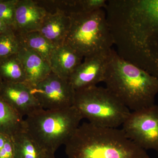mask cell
Instances as JSON below:
<instances>
[{
  "label": "cell",
  "mask_w": 158,
  "mask_h": 158,
  "mask_svg": "<svg viewBox=\"0 0 158 158\" xmlns=\"http://www.w3.org/2000/svg\"><path fill=\"white\" fill-rule=\"evenodd\" d=\"M103 82L106 88L130 110L155 105L158 78L126 61L112 49Z\"/></svg>",
  "instance_id": "3957f363"
},
{
  "label": "cell",
  "mask_w": 158,
  "mask_h": 158,
  "mask_svg": "<svg viewBox=\"0 0 158 158\" xmlns=\"http://www.w3.org/2000/svg\"><path fill=\"white\" fill-rule=\"evenodd\" d=\"M31 92L44 110H59L73 106L75 91L69 80L52 72L32 87Z\"/></svg>",
  "instance_id": "ba28073f"
},
{
  "label": "cell",
  "mask_w": 158,
  "mask_h": 158,
  "mask_svg": "<svg viewBox=\"0 0 158 158\" xmlns=\"http://www.w3.org/2000/svg\"><path fill=\"white\" fill-rule=\"evenodd\" d=\"M45 158H55V156H51V155H48Z\"/></svg>",
  "instance_id": "cb8c5ba5"
},
{
  "label": "cell",
  "mask_w": 158,
  "mask_h": 158,
  "mask_svg": "<svg viewBox=\"0 0 158 158\" xmlns=\"http://www.w3.org/2000/svg\"><path fill=\"white\" fill-rule=\"evenodd\" d=\"M14 145L12 139L7 136L4 147L0 151V158H14Z\"/></svg>",
  "instance_id": "7402d4cb"
},
{
  "label": "cell",
  "mask_w": 158,
  "mask_h": 158,
  "mask_svg": "<svg viewBox=\"0 0 158 158\" xmlns=\"http://www.w3.org/2000/svg\"><path fill=\"white\" fill-rule=\"evenodd\" d=\"M73 106L83 119L100 127L118 128L131 112L106 88L97 86L75 91Z\"/></svg>",
  "instance_id": "8992f818"
},
{
  "label": "cell",
  "mask_w": 158,
  "mask_h": 158,
  "mask_svg": "<svg viewBox=\"0 0 158 158\" xmlns=\"http://www.w3.org/2000/svg\"><path fill=\"white\" fill-rule=\"evenodd\" d=\"M4 100L22 117L43 109L26 83H11L4 88Z\"/></svg>",
  "instance_id": "8fae6325"
},
{
  "label": "cell",
  "mask_w": 158,
  "mask_h": 158,
  "mask_svg": "<svg viewBox=\"0 0 158 158\" xmlns=\"http://www.w3.org/2000/svg\"><path fill=\"white\" fill-rule=\"evenodd\" d=\"M19 35L24 46L37 53L49 64L51 55L56 46L38 31Z\"/></svg>",
  "instance_id": "ac0fdd59"
},
{
  "label": "cell",
  "mask_w": 158,
  "mask_h": 158,
  "mask_svg": "<svg viewBox=\"0 0 158 158\" xmlns=\"http://www.w3.org/2000/svg\"><path fill=\"white\" fill-rule=\"evenodd\" d=\"M17 56L25 73L26 83L31 88L52 73L48 62L37 53L28 48L23 46L17 54Z\"/></svg>",
  "instance_id": "5bb4252c"
},
{
  "label": "cell",
  "mask_w": 158,
  "mask_h": 158,
  "mask_svg": "<svg viewBox=\"0 0 158 158\" xmlns=\"http://www.w3.org/2000/svg\"><path fill=\"white\" fill-rule=\"evenodd\" d=\"M128 138L139 147L158 153V106L131 112L122 125Z\"/></svg>",
  "instance_id": "52a82bcc"
},
{
  "label": "cell",
  "mask_w": 158,
  "mask_h": 158,
  "mask_svg": "<svg viewBox=\"0 0 158 158\" xmlns=\"http://www.w3.org/2000/svg\"><path fill=\"white\" fill-rule=\"evenodd\" d=\"M18 0L0 2V19L9 27L14 30L15 14Z\"/></svg>",
  "instance_id": "44dd1931"
},
{
  "label": "cell",
  "mask_w": 158,
  "mask_h": 158,
  "mask_svg": "<svg viewBox=\"0 0 158 158\" xmlns=\"http://www.w3.org/2000/svg\"><path fill=\"white\" fill-rule=\"evenodd\" d=\"M11 138L14 145V158H45L48 155L25 130L16 133Z\"/></svg>",
  "instance_id": "2e32d148"
},
{
  "label": "cell",
  "mask_w": 158,
  "mask_h": 158,
  "mask_svg": "<svg viewBox=\"0 0 158 158\" xmlns=\"http://www.w3.org/2000/svg\"><path fill=\"white\" fill-rule=\"evenodd\" d=\"M107 2L106 0L42 1L41 3L48 11L60 10L70 15L106 9Z\"/></svg>",
  "instance_id": "9a60e30c"
},
{
  "label": "cell",
  "mask_w": 158,
  "mask_h": 158,
  "mask_svg": "<svg viewBox=\"0 0 158 158\" xmlns=\"http://www.w3.org/2000/svg\"><path fill=\"white\" fill-rule=\"evenodd\" d=\"M67 158H150L122 129L84 123L65 143Z\"/></svg>",
  "instance_id": "7a4b0ae2"
},
{
  "label": "cell",
  "mask_w": 158,
  "mask_h": 158,
  "mask_svg": "<svg viewBox=\"0 0 158 158\" xmlns=\"http://www.w3.org/2000/svg\"><path fill=\"white\" fill-rule=\"evenodd\" d=\"M83 119L74 107L38 110L24 119L25 130L49 155L65 144Z\"/></svg>",
  "instance_id": "277c9868"
},
{
  "label": "cell",
  "mask_w": 158,
  "mask_h": 158,
  "mask_svg": "<svg viewBox=\"0 0 158 158\" xmlns=\"http://www.w3.org/2000/svg\"><path fill=\"white\" fill-rule=\"evenodd\" d=\"M47 12L37 1L18 0L14 31L19 34L39 31Z\"/></svg>",
  "instance_id": "30bf717a"
},
{
  "label": "cell",
  "mask_w": 158,
  "mask_h": 158,
  "mask_svg": "<svg viewBox=\"0 0 158 158\" xmlns=\"http://www.w3.org/2000/svg\"><path fill=\"white\" fill-rule=\"evenodd\" d=\"M0 73L11 83H26L27 79L22 64L17 55L3 58Z\"/></svg>",
  "instance_id": "d6986e66"
},
{
  "label": "cell",
  "mask_w": 158,
  "mask_h": 158,
  "mask_svg": "<svg viewBox=\"0 0 158 158\" xmlns=\"http://www.w3.org/2000/svg\"><path fill=\"white\" fill-rule=\"evenodd\" d=\"M112 49L85 58L69 80L75 91L103 82Z\"/></svg>",
  "instance_id": "9c48e42d"
},
{
  "label": "cell",
  "mask_w": 158,
  "mask_h": 158,
  "mask_svg": "<svg viewBox=\"0 0 158 158\" xmlns=\"http://www.w3.org/2000/svg\"><path fill=\"white\" fill-rule=\"evenodd\" d=\"M83 57L67 44L57 47L52 53L49 65L53 73L58 76L69 80L79 65Z\"/></svg>",
  "instance_id": "4fadbf2b"
},
{
  "label": "cell",
  "mask_w": 158,
  "mask_h": 158,
  "mask_svg": "<svg viewBox=\"0 0 158 158\" xmlns=\"http://www.w3.org/2000/svg\"><path fill=\"white\" fill-rule=\"evenodd\" d=\"M10 29L0 34V59L17 55L23 46L19 34Z\"/></svg>",
  "instance_id": "ffe728a7"
},
{
  "label": "cell",
  "mask_w": 158,
  "mask_h": 158,
  "mask_svg": "<svg viewBox=\"0 0 158 158\" xmlns=\"http://www.w3.org/2000/svg\"><path fill=\"white\" fill-rule=\"evenodd\" d=\"M24 130V119L3 99H0V134L9 135L11 133L13 136Z\"/></svg>",
  "instance_id": "e0dca14e"
},
{
  "label": "cell",
  "mask_w": 158,
  "mask_h": 158,
  "mask_svg": "<svg viewBox=\"0 0 158 158\" xmlns=\"http://www.w3.org/2000/svg\"><path fill=\"white\" fill-rule=\"evenodd\" d=\"M69 16L70 28L64 44L84 58L112 49L114 43L103 9Z\"/></svg>",
  "instance_id": "5b68a950"
},
{
  "label": "cell",
  "mask_w": 158,
  "mask_h": 158,
  "mask_svg": "<svg viewBox=\"0 0 158 158\" xmlns=\"http://www.w3.org/2000/svg\"><path fill=\"white\" fill-rule=\"evenodd\" d=\"M70 18L60 10L48 11L39 32L54 45L64 44L70 28Z\"/></svg>",
  "instance_id": "7c38bea8"
},
{
  "label": "cell",
  "mask_w": 158,
  "mask_h": 158,
  "mask_svg": "<svg viewBox=\"0 0 158 158\" xmlns=\"http://www.w3.org/2000/svg\"><path fill=\"white\" fill-rule=\"evenodd\" d=\"M9 29H10V28H9V27H7L6 24L0 19V34L6 32Z\"/></svg>",
  "instance_id": "603a6c76"
},
{
  "label": "cell",
  "mask_w": 158,
  "mask_h": 158,
  "mask_svg": "<svg viewBox=\"0 0 158 158\" xmlns=\"http://www.w3.org/2000/svg\"><path fill=\"white\" fill-rule=\"evenodd\" d=\"M105 9L118 56L158 78V0H109Z\"/></svg>",
  "instance_id": "6da1fadb"
}]
</instances>
